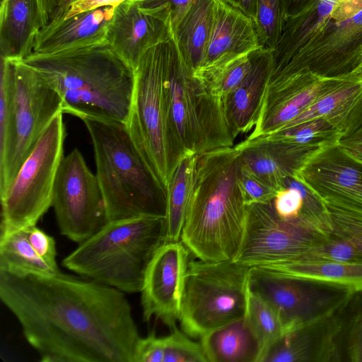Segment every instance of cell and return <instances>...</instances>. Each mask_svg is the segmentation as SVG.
<instances>
[{"mask_svg":"<svg viewBox=\"0 0 362 362\" xmlns=\"http://www.w3.org/2000/svg\"><path fill=\"white\" fill-rule=\"evenodd\" d=\"M345 1H351L360 5L362 7V0H343Z\"/></svg>","mask_w":362,"mask_h":362,"instance_id":"51","label":"cell"},{"mask_svg":"<svg viewBox=\"0 0 362 362\" xmlns=\"http://www.w3.org/2000/svg\"><path fill=\"white\" fill-rule=\"evenodd\" d=\"M351 74L362 77V55L359 59V62H358L357 66H356L354 70L351 72Z\"/></svg>","mask_w":362,"mask_h":362,"instance_id":"50","label":"cell"},{"mask_svg":"<svg viewBox=\"0 0 362 362\" xmlns=\"http://www.w3.org/2000/svg\"><path fill=\"white\" fill-rule=\"evenodd\" d=\"M165 235L164 217L109 221L64 257L62 265L124 293H138L150 261L165 243Z\"/></svg>","mask_w":362,"mask_h":362,"instance_id":"6","label":"cell"},{"mask_svg":"<svg viewBox=\"0 0 362 362\" xmlns=\"http://www.w3.org/2000/svg\"><path fill=\"white\" fill-rule=\"evenodd\" d=\"M172 33L168 2L143 9L136 0H127L115 7L105 42L135 70L146 51L169 40Z\"/></svg>","mask_w":362,"mask_h":362,"instance_id":"17","label":"cell"},{"mask_svg":"<svg viewBox=\"0 0 362 362\" xmlns=\"http://www.w3.org/2000/svg\"><path fill=\"white\" fill-rule=\"evenodd\" d=\"M272 202L247 206L243 243L233 261L249 267L266 268L291 262L328 239L327 233L302 218H281Z\"/></svg>","mask_w":362,"mask_h":362,"instance_id":"12","label":"cell"},{"mask_svg":"<svg viewBox=\"0 0 362 362\" xmlns=\"http://www.w3.org/2000/svg\"><path fill=\"white\" fill-rule=\"evenodd\" d=\"M248 287L274 310L286 332L334 314L353 294L259 267H250Z\"/></svg>","mask_w":362,"mask_h":362,"instance_id":"13","label":"cell"},{"mask_svg":"<svg viewBox=\"0 0 362 362\" xmlns=\"http://www.w3.org/2000/svg\"><path fill=\"white\" fill-rule=\"evenodd\" d=\"M272 54L269 86L304 72L351 74L362 55V8L343 0H315L288 17Z\"/></svg>","mask_w":362,"mask_h":362,"instance_id":"2","label":"cell"},{"mask_svg":"<svg viewBox=\"0 0 362 362\" xmlns=\"http://www.w3.org/2000/svg\"><path fill=\"white\" fill-rule=\"evenodd\" d=\"M267 136L291 144L305 161L320 151L339 144L343 138L333 124L324 118L309 120Z\"/></svg>","mask_w":362,"mask_h":362,"instance_id":"32","label":"cell"},{"mask_svg":"<svg viewBox=\"0 0 362 362\" xmlns=\"http://www.w3.org/2000/svg\"><path fill=\"white\" fill-rule=\"evenodd\" d=\"M63 113L43 132L6 190L0 195L1 231L36 226L52 204L55 179L64 158Z\"/></svg>","mask_w":362,"mask_h":362,"instance_id":"10","label":"cell"},{"mask_svg":"<svg viewBox=\"0 0 362 362\" xmlns=\"http://www.w3.org/2000/svg\"><path fill=\"white\" fill-rule=\"evenodd\" d=\"M194 0H143L136 1L141 8H148L152 5L168 2L171 9V25L175 29L187 14Z\"/></svg>","mask_w":362,"mask_h":362,"instance_id":"43","label":"cell"},{"mask_svg":"<svg viewBox=\"0 0 362 362\" xmlns=\"http://www.w3.org/2000/svg\"><path fill=\"white\" fill-rule=\"evenodd\" d=\"M90 136L96 177L108 221L136 216H165L166 191L135 145L124 123L82 119Z\"/></svg>","mask_w":362,"mask_h":362,"instance_id":"5","label":"cell"},{"mask_svg":"<svg viewBox=\"0 0 362 362\" xmlns=\"http://www.w3.org/2000/svg\"><path fill=\"white\" fill-rule=\"evenodd\" d=\"M163 337H157L153 331L147 337L139 339L134 349L133 362H163Z\"/></svg>","mask_w":362,"mask_h":362,"instance_id":"42","label":"cell"},{"mask_svg":"<svg viewBox=\"0 0 362 362\" xmlns=\"http://www.w3.org/2000/svg\"><path fill=\"white\" fill-rule=\"evenodd\" d=\"M114 8L100 7L44 26L35 37L33 53L54 54L105 42Z\"/></svg>","mask_w":362,"mask_h":362,"instance_id":"22","label":"cell"},{"mask_svg":"<svg viewBox=\"0 0 362 362\" xmlns=\"http://www.w3.org/2000/svg\"><path fill=\"white\" fill-rule=\"evenodd\" d=\"M250 54L211 75L199 78L207 91L224 100L248 74L252 65Z\"/></svg>","mask_w":362,"mask_h":362,"instance_id":"37","label":"cell"},{"mask_svg":"<svg viewBox=\"0 0 362 362\" xmlns=\"http://www.w3.org/2000/svg\"><path fill=\"white\" fill-rule=\"evenodd\" d=\"M214 13L215 0H194L181 22L173 30L180 51L194 72L204 62Z\"/></svg>","mask_w":362,"mask_h":362,"instance_id":"28","label":"cell"},{"mask_svg":"<svg viewBox=\"0 0 362 362\" xmlns=\"http://www.w3.org/2000/svg\"><path fill=\"white\" fill-rule=\"evenodd\" d=\"M262 269L345 289L353 293L362 291V264L335 261H303Z\"/></svg>","mask_w":362,"mask_h":362,"instance_id":"30","label":"cell"},{"mask_svg":"<svg viewBox=\"0 0 362 362\" xmlns=\"http://www.w3.org/2000/svg\"><path fill=\"white\" fill-rule=\"evenodd\" d=\"M12 60L13 132L9 153L0 164V195L8 187L52 119L62 113L59 93L23 60Z\"/></svg>","mask_w":362,"mask_h":362,"instance_id":"11","label":"cell"},{"mask_svg":"<svg viewBox=\"0 0 362 362\" xmlns=\"http://www.w3.org/2000/svg\"><path fill=\"white\" fill-rule=\"evenodd\" d=\"M0 298L42 362H133L140 336L117 288L60 271L0 270Z\"/></svg>","mask_w":362,"mask_h":362,"instance_id":"1","label":"cell"},{"mask_svg":"<svg viewBox=\"0 0 362 362\" xmlns=\"http://www.w3.org/2000/svg\"><path fill=\"white\" fill-rule=\"evenodd\" d=\"M341 309L284 333L264 349L259 362H341L338 346Z\"/></svg>","mask_w":362,"mask_h":362,"instance_id":"20","label":"cell"},{"mask_svg":"<svg viewBox=\"0 0 362 362\" xmlns=\"http://www.w3.org/2000/svg\"><path fill=\"white\" fill-rule=\"evenodd\" d=\"M245 316L261 343L262 352L286 332L274 310L259 296L250 291L249 287Z\"/></svg>","mask_w":362,"mask_h":362,"instance_id":"35","label":"cell"},{"mask_svg":"<svg viewBox=\"0 0 362 362\" xmlns=\"http://www.w3.org/2000/svg\"><path fill=\"white\" fill-rule=\"evenodd\" d=\"M208 362H259L261 343L244 316L203 335Z\"/></svg>","mask_w":362,"mask_h":362,"instance_id":"26","label":"cell"},{"mask_svg":"<svg viewBox=\"0 0 362 362\" xmlns=\"http://www.w3.org/2000/svg\"><path fill=\"white\" fill-rule=\"evenodd\" d=\"M250 58L252 65L248 74L224 98L226 117L235 138L256 125L271 78L272 51L259 48L251 52Z\"/></svg>","mask_w":362,"mask_h":362,"instance_id":"21","label":"cell"},{"mask_svg":"<svg viewBox=\"0 0 362 362\" xmlns=\"http://www.w3.org/2000/svg\"><path fill=\"white\" fill-rule=\"evenodd\" d=\"M198 155L185 153L170 180L166 192L165 243L180 240L194 189Z\"/></svg>","mask_w":362,"mask_h":362,"instance_id":"29","label":"cell"},{"mask_svg":"<svg viewBox=\"0 0 362 362\" xmlns=\"http://www.w3.org/2000/svg\"><path fill=\"white\" fill-rule=\"evenodd\" d=\"M23 62L59 93L63 114L127 124L134 70L107 43L54 54L33 52Z\"/></svg>","mask_w":362,"mask_h":362,"instance_id":"3","label":"cell"},{"mask_svg":"<svg viewBox=\"0 0 362 362\" xmlns=\"http://www.w3.org/2000/svg\"><path fill=\"white\" fill-rule=\"evenodd\" d=\"M189 251L181 240L164 243L145 272L141 293L144 322L152 317L170 329L180 320Z\"/></svg>","mask_w":362,"mask_h":362,"instance_id":"16","label":"cell"},{"mask_svg":"<svg viewBox=\"0 0 362 362\" xmlns=\"http://www.w3.org/2000/svg\"><path fill=\"white\" fill-rule=\"evenodd\" d=\"M261 48L253 21L223 0H215L214 21L199 78Z\"/></svg>","mask_w":362,"mask_h":362,"instance_id":"19","label":"cell"},{"mask_svg":"<svg viewBox=\"0 0 362 362\" xmlns=\"http://www.w3.org/2000/svg\"><path fill=\"white\" fill-rule=\"evenodd\" d=\"M340 361L362 362V291L353 293L340 310Z\"/></svg>","mask_w":362,"mask_h":362,"instance_id":"33","label":"cell"},{"mask_svg":"<svg viewBox=\"0 0 362 362\" xmlns=\"http://www.w3.org/2000/svg\"><path fill=\"white\" fill-rule=\"evenodd\" d=\"M14 74L12 59L1 58L0 164L6 158L13 132Z\"/></svg>","mask_w":362,"mask_h":362,"instance_id":"36","label":"cell"},{"mask_svg":"<svg viewBox=\"0 0 362 362\" xmlns=\"http://www.w3.org/2000/svg\"><path fill=\"white\" fill-rule=\"evenodd\" d=\"M235 147L241 164L277 191L284 188L285 179L293 177L303 163L292 145L269 136L247 139Z\"/></svg>","mask_w":362,"mask_h":362,"instance_id":"23","label":"cell"},{"mask_svg":"<svg viewBox=\"0 0 362 362\" xmlns=\"http://www.w3.org/2000/svg\"><path fill=\"white\" fill-rule=\"evenodd\" d=\"M317 118L329 121L342 139L358 129L362 126V77L351 74L279 130Z\"/></svg>","mask_w":362,"mask_h":362,"instance_id":"24","label":"cell"},{"mask_svg":"<svg viewBox=\"0 0 362 362\" xmlns=\"http://www.w3.org/2000/svg\"><path fill=\"white\" fill-rule=\"evenodd\" d=\"M355 158L362 161V144L344 146Z\"/></svg>","mask_w":362,"mask_h":362,"instance_id":"49","label":"cell"},{"mask_svg":"<svg viewBox=\"0 0 362 362\" xmlns=\"http://www.w3.org/2000/svg\"><path fill=\"white\" fill-rule=\"evenodd\" d=\"M0 270L19 275L47 274L59 271L50 267L36 253L25 229L1 231Z\"/></svg>","mask_w":362,"mask_h":362,"instance_id":"31","label":"cell"},{"mask_svg":"<svg viewBox=\"0 0 362 362\" xmlns=\"http://www.w3.org/2000/svg\"><path fill=\"white\" fill-rule=\"evenodd\" d=\"M239 185L247 206L252 204H267L275 198L278 191L265 183L240 163Z\"/></svg>","mask_w":362,"mask_h":362,"instance_id":"39","label":"cell"},{"mask_svg":"<svg viewBox=\"0 0 362 362\" xmlns=\"http://www.w3.org/2000/svg\"><path fill=\"white\" fill-rule=\"evenodd\" d=\"M315 0H287L288 17L298 13Z\"/></svg>","mask_w":362,"mask_h":362,"instance_id":"47","label":"cell"},{"mask_svg":"<svg viewBox=\"0 0 362 362\" xmlns=\"http://www.w3.org/2000/svg\"><path fill=\"white\" fill-rule=\"evenodd\" d=\"M165 98L173 132L185 153L233 146L235 137L228 124L223 99L210 94L195 76L173 33L165 68Z\"/></svg>","mask_w":362,"mask_h":362,"instance_id":"8","label":"cell"},{"mask_svg":"<svg viewBox=\"0 0 362 362\" xmlns=\"http://www.w3.org/2000/svg\"><path fill=\"white\" fill-rule=\"evenodd\" d=\"M125 1L127 0H78L70 6L60 20L71 17L81 12L95 9L100 7H115Z\"/></svg>","mask_w":362,"mask_h":362,"instance_id":"44","label":"cell"},{"mask_svg":"<svg viewBox=\"0 0 362 362\" xmlns=\"http://www.w3.org/2000/svg\"><path fill=\"white\" fill-rule=\"evenodd\" d=\"M287 18V0H258L254 24L261 48L275 50Z\"/></svg>","mask_w":362,"mask_h":362,"instance_id":"34","label":"cell"},{"mask_svg":"<svg viewBox=\"0 0 362 362\" xmlns=\"http://www.w3.org/2000/svg\"><path fill=\"white\" fill-rule=\"evenodd\" d=\"M326 210L331 222L328 239L305 252L302 260L362 264V216Z\"/></svg>","mask_w":362,"mask_h":362,"instance_id":"27","label":"cell"},{"mask_svg":"<svg viewBox=\"0 0 362 362\" xmlns=\"http://www.w3.org/2000/svg\"><path fill=\"white\" fill-rule=\"evenodd\" d=\"M292 177L326 209L362 216V161L340 143L310 156Z\"/></svg>","mask_w":362,"mask_h":362,"instance_id":"15","label":"cell"},{"mask_svg":"<svg viewBox=\"0 0 362 362\" xmlns=\"http://www.w3.org/2000/svg\"><path fill=\"white\" fill-rule=\"evenodd\" d=\"M136 1H143V0H136Z\"/></svg>","mask_w":362,"mask_h":362,"instance_id":"52","label":"cell"},{"mask_svg":"<svg viewBox=\"0 0 362 362\" xmlns=\"http://www.w3.org/2000/svg\"><path fill=\"white\" fill-rule=\"evenodd\" d=\"M277 215L284 220L300 218L304 200L300 191L295 187H288L278 191L273 200Z\"/></svg>","mask_w":362,"mask_h":362,"instance_id":"40","label":"cell"},{"mask_svg":"<svg viewBox=\"0 0 362 362\" xmlns=\"http://www.w3.org/2000/svg\"><path fill=\"white\" fill-rule=\"evenodd\" d=\"M77 1L78 0H61L59 5L57 8L56 11L54 12L49 23L60 20L62 18V16L65 14L66 11L69 9L70 6Z\"/></svg>","mask_w":362,"mask_h":362,"instance_id":"48","label":"cell"},{"mask_svg":"<svg viewBox=\"0 0 362 362\" xmlns=\"http://www.w3.org/2000/svg\"><path fill=\"white\" fill-rule=\"evenodd\" d=\"M351 75L324 77L304 72L269 85L259 119L247 139L277 132Z\"/></svg>","mask_w":362,"mask_h":362,"instance_id":"18","label":"cell"},{"mask_svg":"<svg viewBox=\"0 0 362 362\" xmlns=\"http://www.w3.org/2000/svg\"><path fill=\"white\" fill-rule=\"evenodd\" d=\"M250 267L232 261L192 260L185 273L180 316L192 338L243 317Z\"/></svg>","mask_w":362,"mask_h":362,"instance_id":"9","label":"cell"},{"mask_svg":"<svg viewBox=\"0 0 362 362\" xmlns=\"http://www.w3.org/2000/svg\"><path fill=\"white\" fill-rule=\"evenodd\" d=\"M170 40L146 51L134 70L128 131L149 168L167 192L170 180L185 155L173 132L165 98Z\"/></svg>","mask_w":362,"mask_h":362,"instance_id":"7","label":"cell"},{"mask_svg":"<svg viewBox=\"0 0 362 362\" xmlns=\"http://www.w3.org/2000/svg\"><path fill=\"white\" fill-rule=\"evenodd\" d=\"M233 7L235 8L253 23L255 21L258 0H223Z\"/></svg>","mask_w":362,"mask_h":362,"instance_id":"45","label":"cell"},{"mask_svg":"<svg viewBox=\"0 0 362 362\" xmlns=\"http://www.w3.org/2000/svg\"><path fill=\"white\" fill-rule=\"evenodd\" d=\"M60 1L61 0H39L44 26L51 21Z\"/></svg>","mask_w":362,"mask_h":362,"instance_id":"46","label":"cell"},{"mask_svg":"<svg viewBox=\"0 0 362 362\" xmlns=\"http://www.w3.org/2000/svg\"><path fill=\"white\" fill-rule=\"evenodd\" d=\"M163 337L164 357L163 362H208L202 344L191 339L177 326Z\"/></svg>","mask_w":362,"mask_h":362,"instance_id":"38","label":"cell"},{"mask_svg":"<svg viewBox=\"0 0 362 362\" xmlns=\"http://www.w3.org/2000/svg\"><path fill=\"white\" fill-rule=\"evenodd\" d=\"M240 169L235 146L198 155L194 189L180 240L199 259L232 261L240 249L248 206L239 185Z\"/></svg>","mask_w":362,"mask_h":362,"instance_id":"4","label":"cell"},{"mask_svg":"<svg viewBox=\"0 0 362 362\" xmlns=\"http://www.w3.org/2000/svg\"><path fill=\"white\" fill-rule=\"evenodd\" d=\"M43 27L39 0H1V58L25 59L33 52L35 37Z\"/></svg>","mask_w":362,"mask_h":362,"instance_id":"25","label":"cell"},{"mask_svg":"<svg viewBox=\"0 0 362 362\" xmlns=\"http://www.w3.org/2000/svg\"><path fill=\"white\" fill-rule=\"evenodd\" d=\"M28 239L36 253L50 267L59 270L57 263L56 242L36 226L25 229Z\"/></svg>","mask_w":362,"mask_h":362,"instance_id":"41","label":"cell"},{"mask_svg":"<svg viewBox=\"0 0 362 362\" xmlns=\"http://www.w3.org/2000/svg\"><path fill=\"white\" fill-rule=\"evenodd\" d=\"M52 206L60 233L78 244L108 221L97 177L77 148L64 157L59 165Z\"/></svg>","mask_w":362,"mask_h":362,"instance_id":"14","label":"cell"}]
</instances>
